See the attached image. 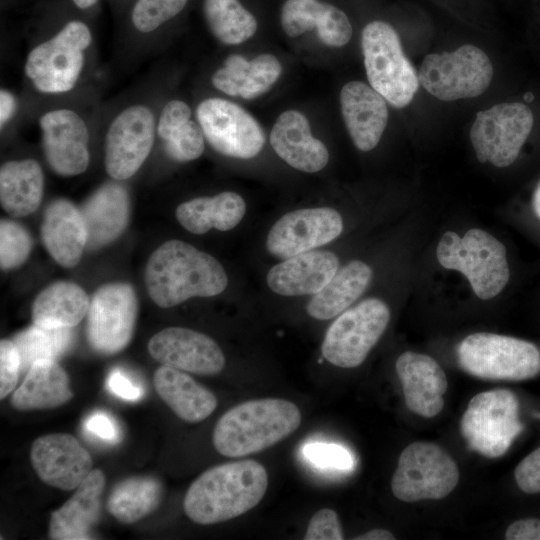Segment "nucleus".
Segmentation results:
<instances>
[{"mask_svg":"<svg viewBox=\"0 0 540 540\" xmlns=\"http://www.w3.org/2000/svg\"><path fill=\"white\" fill-rule=\"evenodd\" d=\"M145 284L159 307L176 306L192 297H212L228 284L221 263L206 252L180 240H169L148 259Z\"/></svg>","mask_w":540,"mask_h":540,"instance_id":"1","label":"nucleus"},{"mask_svg":"<svg viewBox=\"0 0 540 540\" xmlns=\"http://www.w3.org/2000/svg\"><path fill=\"white\" fill-rule=\"evenodd\" d=\"M267 486V471L255 460L217 465L190 485L183 502L184 512L198 524L224 522L254 508Z\"/></svg>","mask_w":540,"mask_h":540,"instance_id":"2","label":"nucleus"},{"mask_svg":"<svg viewBox=\"0 0 540 540\" xmlns=\"http://www.w3.org/2000/svg\"><path fill=\"white\" fill-rule=\"evenodd\" d=\"M300 423L298 407L288 400H250L221 416L213 430V444L223 456H246L285 439Z\"/></svg>","mask_w":540,"mask_h":540,"instance_id":"3","label":"nucleus"},{"mask_svg":"<svg viewBox=\"0 0 540 540\" xmlns=\"http://www.w3.org/2000/svg\"><path fill=\"white\" fill-rule=\"evenodd\" d=\"M436 256L444 268L461 272L483 300L497 296L510 278L505 246L482 229H470L463 237L445 232Z\"/></svg>","mask_w":540,"mask_h":540,"instance_id":"4","label":"nucleus"},{"mask_svg":"<svg viewBox=\"0 0 540 540\" xmlns=\"http://www.w3.org/2000/svg\"><path fill=\"white\" fill-rule=\"evenodd\" d=\"M361 45L370 86L394 107L407 106L420 83L395 29L384 21H372L362 31Z\"/></svg>","mask_w":540,"mask_h":540,"instance_id":"5","label":"nucleus"},{"mask_svg":"<svg viewBox=\"0 0 540 540\" xmlns=\"http://www.w3.org/2000/svg\"><path fill=\"white\" fill-rule=\"evenodd\" d=\"M468 374L486 380L521 381L540 372V351L531 342L494 333H473L457 348Z\"/></svg>","mask_w":540,"mask_h":540,"instance_id":"6","label":"nucleus"},{"mask_svg":"<svg viewBox=\"0 0 540 540\" xmlns=\"http://www.w3.org/2000/svg\"><path fill=\"white\" fill-rule=\"evenodd\" d=\"M91 42V31L84 22L69 21L53 37L30 51L25 62L26 76L45 94L72 90L82 73L85 51Z\"/></svg>","mask_w":540,"mask_h":540,"instance_id":"7","label":"nucleus"},{"mask_svg":"<svg viewBox=\"0 0 540 540\" xmlns=\"http://www.w3.org/2000/svg\"><path fill=\"white\" fill-rule=\"evenodd\" d=\"M460 427L471 450L488 458L502 456L523 429L517 397L506 389L478 393L469 401Z\"/></svg>","mask_w":540,"mask_h":540,"instance_id":"8","label":"nucleus"},{"mask_svg":"<svg viewBox=\"0 0 540 540\" xmlns=\"http://www.w3.org/2000/svg\"><path fill=\"white\" fill-rule=\"evenodd\" d=\"M493 66L480 48L466 44L453 52L428 54L419 73V83L434 97L443 101L473 98L489 87Z\"/></svg>","mask_w":540,"mask_h":540,"instance_id":"9","label":"nucleus"},{"mask_svg":"<svg viewBox=\"0 0 540 540\" xmlns=\"http://www.w3.org/2000/svg\"><path fill=\"white\" fill-rule=\"evenodd\" d=\"M458 481L457 464L443 448L429 442H414L399 456L391 489L404 502L442 499Z\"/></svg>","mask_w":540,"mask_h":540,"instance_id":"10","label":"nucleus"},{"mask_svg":"<svg viewBox=\"0 0 540 540\" xmlns=\"http://www.w3.org/2000/svg\"><path fill=\"white\" fill-rule=\"evenodd\" d=\"M390 320L387 304L367 298L343 312L328 328L322 346L323 357L342 368L359 366L384 333Z\"/></svg>","mask_w":540,"mask_h":540,"instance_id":"11","label":"nucleus"},{"mask_svg":"<svg viewBox=\"0 0 540 540\" xmlns=\"http://www.w3.org/2000/svg\"><path fill=\"white\" fill-rule=\"evenodd\" d=\"M534 123L528 106L500 103L477 113L470 139L477 159L496 167H507L518 157Z\"/></svg>","mask_w":540,"mask_h":540,"instance_id":"12","label":"nucleus"},{"mask_svg":"<svg viewBox=\"0 0 540 540\" xmlns=\"http://www.w3.org/2000/svg\"><path fill=\"white\" fill-rule=\"evenodd\" d=\"M196 118L205 139L220 154L250 159L264 146L265 134L260 124L234 102L207 98L197 106Z\"/></svg>","mask_w":540,"mask_h":540,"instance_id":"13","label":"nucleus"},{"mask_svg":"<svg viewBox=\"0 0 540 540\" xmlns=\"http://www.w3.org/2000/svg\"><path fill=\"white\" fill-rule=\"evenodd\" d=\"M138 301L133 287L117 282L101 286L87 312V339L97 352L112 355L131 341L137 319Z\"/></svg>","mask_w":540,"mask_h":540,"instance_id":"14","label":"nucleus"},{"mask_svg":"<svg viewBox=\"0 0 540 540\" xmlns=\"http://www.w3.org/2000/svg\"><path fill=\"white\" fill-rule=\"evenodd\" d=\"M155 118L149 107L136 104L111 122L105 139V168L114 180L132 177L147 159L155 138Z\"/></svg>","mask_w":540,"mask_h":540,"instance_id":"15","label":"nucleus"},{"mask_svg":"<svg viewBox=\"0 0 540 540\" xmlns=\"http://www.w3.org/2000/svg\"><path fill=\"white\" fill-rule=\"evenodd\" d=\"M342 230V217L333 208L299 209L275 222L267 235L266 248L273 256L287 259L331 242Z\"/></svg>","mask_w":540,"mask_h":540,"instance_id":"16","label":"nucleus"},{"mask_svg":"<svg viewBox=\"0 0 540 540\" xmlns=\"http://www.w3.org/2000/svg\"><path fill=\"white\" fill-rule=\"evenodd\" d=\"M46 160L58 175L83 173L90 160L89 131L85 121L70 109H54L39 121Z\"/></svg>","mask_w":540,"mask_h":540,"instance_id":"17","label":"nucleus"},{"mask_svg":"<svg viewBox=\"0 0 540 540\" xmlns=\"http://www.w3.org/2000/svg\"><path fill=\"white\" fill-rule=\"evenodd\" d=\"M148 352L162 365L200 375H214L225 366V357L209 336L184 327H168L149 340Z\"/></svg>","mask_w":540,"mask_h":540,"instance_id":"18","label":"nucleus"},{"mask_svg":"<svg viewBox=\"0 0 540 540\" xmlns=\"http://www.w3.org/2000/svg\"><path fill=\"white\" fill-rule=\"evenodd\" d=\"M31 464L38 477L61 490L76 489L92 471V457L80 442L67 433L37 438L30 451Z\"/></svg>","mask_w":540,"mask_h":540,"instance_id":"19","label":"nucleus"},{"mask_svg":"<svg viewBox=\"0 0 540 540\" xmlns=\"http://www.w3.org/2000/svg\"><path fill=\"white\" fill-rule=\"evenodd\" d=\"M395 369L410 411L425 418L442 411L448 384L445 372L435 359L406 351L398 357Z\"/></svg>","mask_w":540,"mask_h":540,"instance_id":"20","label":"nucleus"},{"mask_svg":"<svg viewBox=\"0 0 540 540\" xmlns=\"http://www.w3.org/2000/svg\"><path fill=\"white\" fill-rule=\"evenodd\" d=\"M342 116L354 145L361 151L377 146L386 128V100L361 81L346 83L340 92Z\"/></svg>","mask_w":540,"mask_h":540,"instance_id":"21","label":"nucleus"},{"mask_svg":"<svg viewBox=\"0 0 540 540\" xmlns=\"http://www.w3.org/2000/svg\"><path fill=\"white\" fill-rule=\"evenodd\" d=\"M270 144L276 154L291 167L314 173L329 161L326 146L315 138L305 115L297 110L281 113L270 133Z\"/></svg>","mask_w":540,"mask_h":540,"instance_id":"22","label":"nucleus"},{"mask_svg":"<svg viewBox=\"0 0 540 540\" xmlns=\"http://www.w3.org/2000/svg\"><path fill=\"white\" fill-rule=\"evenodd\" d=\"M338 269L339 259L333 252L311 250L274 265L266 280L269 288L279 295H314Z\"/></svg>","mask_w":540,"mask_h":540,"instance_id":"23","label":"nucleus"},{"mask_svg":"<svg viewBox=\"0 0 540 540\" xmlns=\"http://www.w3.org/2000/svg\"><path fill=\"white\" fill-rule=\"evenodd\" d=\"M105 475L94 469L60 508L51 513L49 537L53 540L91 539V529L98 522Z\"/></svg>","mask_w":540,"mask_h":540,"instance_id":"24","label":"nucleus"},{"mask_svg":"<svg viewBox=\"0 0 540 540\" xmlns=\"http://www.w3.org/2000/svg\"><path fill=\"white\" fill-rule=\"evenodd\" d=\"M41 239L51 257L63 267H74L87 246V229L81 211L66 199L45 209Z\"/></svg>","mask_w":540,"mask_h":540,"instance_id":"25","label":"nucleus"},{"mask_svg":"<svg viewBox=\"0 0 540 540\" xmlns=\"http://www.w3.org/2000/svg\"><path fill=\"white\" fill-rule=\"evenodd\" d=\"M281 73L282 65L272 54H260L252 60L232 54L213 73L211 82L217 90L229 96L252 100L266 93Z\"/></svg>","mask_w":540,"mask_h":540,"instance_id":"26","label":"nucleus"},{"mask_svg":"<svg viewBox=\"0 0 540 540\" xmlns=\"http://www.w3.org/2000/svg\"><path fill=\"white\" fill-rule=\"evenodd\" d=\"M80 211L87 229V246L90 249L105 246L118 238L128 224V192L119 183H106L86 200Z\"/></svg>","mask_w":540,"mask_h":540,"instance_id":"27","label":"nucleus"},{"mask_svg":"<svg viewBox=\"0 0 540 540\" xmlns=\"http://www.w3.org/2000/svg\"><path fill=\"white\" fill-rule=\"evenodd\" d=\"M153 382L159 397L186 422H200L217 407L216 396L182 370L162 365L155 371Z\"/></svg>","mask_w":540,"mask_h":540,"instance_id":"28","label":"nucleus"},{"mask_svg":"<svg viewBox=\"0 0 540 540\" xmlns=\"http://www.w3.org/2000/svg\"><path fill=\"white\" fill-rule=\"evenodd\" d=\"M74 396L65 370L52 359L35 361L20 387L11 397V405L20 411L52 409Z\"/></svg>","mask_w":540,"mask_h":540,"instance_id":"29","label":"nucleus"},{"mask_svg":"<svg viewBox=\"0 0 540 540\" xmlns=\"http://www.w3.org/2000/svg\"><path fill=\"white\" fill-rule=\"evenodd\" d=\"M246 203L237 193L221 192L213 197H198L176 209L178 222L189 232L204 234L211 228L227 231L244 217Z\"/></svg>","mask_w":540,"mask_h":540,"instance_id":"30","label":"nucleus"},{"mask_svg":"<svg viewBox=\"0 0 540 540\" xmlns=\"http://www.w3.org/2000/svg\"><path fill=\"white\" fill-rule=\"evenodd\" d=\"M44 176L34 159L13 160L0 168V202L14 217L34 212L41 203Z\"/></svg>","mask_w":540,"mask_h":540,"instance_id":"31","label":"nucleus"},{"mask_svg":"<svg viewBox=\"0 0 540 540\" xmlns=\"http://www.w3.org/2000/svg\"><path fill=\"white\" fill-rule=\"evenodd\" d=\"M372 278L371 268L353 260L338 269L330 281L311 298L307 313L318 320H328L346 310L367 288Z\"/></svg>","mask_w":540,"mask_h":540,"instance_id":"32","label":"nucleus"},{"mask_svg":"<svg viewBox=\"0 0 540 540\" xmlns=\"http://www.w3.org/2000/svg\"><path fill=\"white\" fill-rule=\"evenodd\" d=\"M89 306V298L79 285L58 281L36 297L32 307L33 323L46 328H72L84 318Z\"/></svg>","mask_w":540,"mask_h":540,"instance_id":"33","label":"nucleus"},{"mask_svg":"<svg viewBox=\"0 0 540 540\" xmlns=\"http://www.w3.org/2000/svg\"><path fill=\"white\" fill-rule=\"evenodd\" d=\"M162 492V485L155 477H130L116 484L111 490L107 509L118 521L131 524L158 508Z\"/></svg>","mask_w":540,"mask_h":540,"instance_id":"34","label":"nucleus"},{"mask_svg":"<svg viewBox=\"0 0 540 540\" xmlns=\"http://www.w3.org/2000/svg\"><path fill=\"white\" fill-rule=\"evenodd\" d=\"M203 14L213 36L226 45L247 41L258 28L255 16L239 0H204Z\"/></svg>","mask_w":540,"mask_h":540,"instance_id":"35","label":"nucleus"},{"mask_svg":"<svg viewBox=\"0 0 540 540\" xmlns=\"http://www.w3.org/2000/svg\"><path fill=\"white\" fill-rule=\"evenodd\" d=\"M70 329L46 328L34 324L18 333L12 341L19 351L22 369L29 368L37 360H55L64 354L72 343Z\"/></svg>","mask_w":540,"mask_h":540,"instance_id":"36","label":"nucleus"},{"mask_svg":"<svg viewBox=\"0 0 540 540\" xmlns=\"http://www.w3.org/2000/svg\"><path fill=\"white\" fill-rule=\"evenodd\" d=\"M156 131L163 142L166 154L174 161H192L204 152L205 137L202 128L192 119Z\"/></svg>","mask_w":540,"mask_h":540,"instance_id":"37","label":"nucleus"},{"mask_svg":"<svg viewBox=\"0 0 540 540\" xmlns=\"http://www.w3.org/2000/svg\"><path fill=\"white\" fill-rule=\"evenodd\" d=\"M188 0H136L131 10V22L141 33H151L176 17Z\"/></svg>","mask_w":540,"mask_h":540,"instance_id":"38","label":"nucleus"},{"mask_svg":"<svg viewBox=\"0 0 540 540\" xmlns=\"http://www.w3.org/2000/svg\"><path fill=\"white\" fill-rule=\"evenodd\" d=\"M325 2L319 0H286L281 9V26L290 37L316 29Z\"/></svg>","mask_w":540,"mask_h":540,"instance_id":"39","label":"nucleus"},{"mask_svg":"<svg viewBox=\"0 0 540 540\" xmlns=\"http://www.w3.org/2000/svg\"><path fill=\"white\" fill-rule=\"evenodd\" d=\"M31 247L32 239L22 225L11 220H1L0 265L2 269H12L25 262Z\"/></svg>","mask_w":540,"mask_h":540,"instance_id":"40","label":"nucleus"},{"mask_svg":"<svg viewBox=\"0 0 540 540\" xmlns=\"http://www.w3.org/2000/svg\"><path fill=\"white\" fill-rule=\"evenodd\" d=\"M315 30L323 44L334 48L345 46L353 33L351 22L345 12L329 3H325Z\"/></svg>","mask_w":540,"mask_h":540,"instance_id":"41","label":"nucleus"},{"mask_svg":"<svg viewBox=\"0 0 540 540\" xmlns=\"http://www.w3.org/2000/svg\"><path fill=\"white\" fill-rule=\"evenodd\" d=\"M303 453L318 466L334 467L340 470H349L353 466L349 451L336 444L310 443L304 447Z\"/></svg>","mask_w":540,"mask_h":540,"instance_id":"42","label":"nucleus"},{"mask_svg":"<svg viewBox=\"0 0 540 540\" xmlns=\"http://www.w3.org/2000/svg\"><path fill=\"white\" fill-rule=\"evenodd\" d=\"M22 368L19 351L13 341L2 339L0 342V398L11 393L19 379Z\"/></svg>","mask_w":540,"mask_h":540,"instance_id":"43","label":"nucleus"},{"mask_svg":"<svg viewBox=\"0 0 540 540\" xmlns=\"http://www.w3.org/2000/svg\"><path fill=\"white\" fill-rule=\"evenodd\" d=\"M305 540H342L343 533L337 513L331 509H320L310 519Z\"/></svg>","mask_w":540,"mask_h":540,"instance_id":"44","label":"nucleus"},{"mask_svg":"<svg viewBox=\"0 0 540 540\" xmlns=\"http://www.w3.org/2000/svg\"><path fill=\"white\" fill-rule=\"evenodd\" d=\"M515 480L525 493H540V447L527 455L515 468Z\"/></svg>","mask_w":540,"mask_h":540,"instance_id":"45","label":"nucleus"},{"mask_svg":"<svg viewBox=\"0 0 540 540\" xmlns=\"http://www.w3.org/2000/svg\"><path fill=\"white\" fill-rule=\"evenodd\" d=\"M107 388L111 393L126 401L139 400L144 391L119 369L110 372L107 378Z\"/></svg>","mask_w":540,"mask_h":540,"instance_id":"46","label":"nucleus"},{"mask_svg":"<svg viewBox=\"0 0 540 540\" xmlns=\"http://www.w3.org/2000/svg\"><path fill=\"white\" fill-rule=\"evenodd\" d=\"M85 429L94 436L107 442L118 439V428L114 420L105 413L97 412L90 415L84 423Z\"/></svg>","mask_w":540,"mask_h":540,"instance_id":"47","label":"nucleus"},{"mask_svg":"<svg viewBox=\"0 0 540 540\" xmlns=\"http://www.w3.org/2000/svg\"><path fill=\"white\" fill-rule=\"evenodd\" d=\"M507 540H540V519H522L512 523L506 530Z\"/></svg>","mask_w":540,"mask_h":540,"instance_id":"48","label":"nucleus"},{"mask_svg":"<svg viewBox=\"0 0 540 540\" xmlns=\"http://www.w3.org/2000/svg\"><path fill=\"white\" fill-rule=\"evenodd\" d=\"M16 108L14 96L8 90L0 91V126H3L11 119Z\"/></svg>","mask_w":540,"mask_h":540,"instance_id":"49","label":"nucleus"},{"mask_svg":"<svg viewBox=\"0 0 540 540\" xmlns=\"http://www.w3.org/2000/svg\"><path fill=\"white\" fill-rule=\"evenodd\" d=\"M355 540H394V535L381 528L372 529L362 535L356 536Z\"/></svg>","mask_w":540,"mask_h":540,"instance_id":"50","label":"nucleus"},{"mask_svg":"<svg viewBox=\"0 0 540 540\" xmlns=\"http://www.w3.org/2000/svg\"><path fill=\"white\" fill-rule=\"evenodd\" d=\"M532 204L535 214L540 219V183L534 191Z\"/></svg>","mask_w":540,"mask_h":540,"instance_id":"51","label":"nucleus"},{"mask_svg":"<svg viewBox=\"0 0 540 540\" xmlns=\"http://www.w3.org/2000/svg\"><path fill=\"white\" fill-rule=\"evenodd\" d=\"M74 5L81 9V10H87L92 8L94 5L97 4L99 0H71Z\"/></svg>","mask_w":540,"mask_h":540,"instance_id":"52","label":"nucleus"},{"mask_svg":"<svg viewBox=\"0 0 540 540\" xmlns=\"http://www.w3.org/2000/svg\"><path fill=\"white\" fill-rule=\"evenodd\" d=\"M525 98H526L528 101H531L532 98H533V96H532L530 93H528V95H526Z\"/></svg>","mask_w":540,"mask_h":540,"instance_id":"53","label":"nucleus"}]
</instances>
